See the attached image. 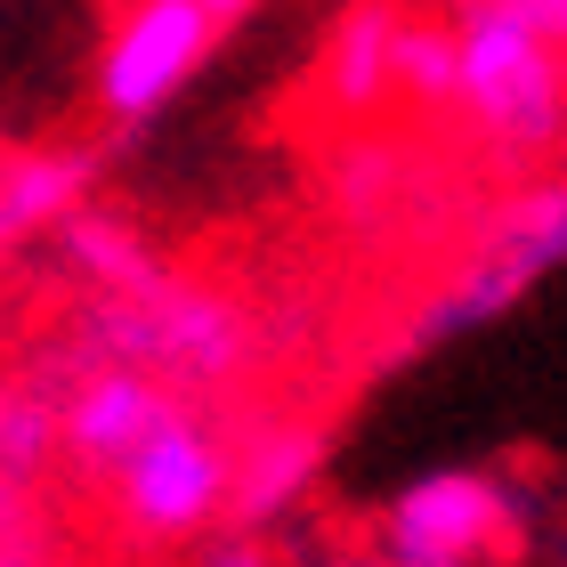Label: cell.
<instances>
[{
    "label": "cell",
    "instance_id": "6da1fadb",
    "mask_svg": "<svg viewBox=\"0 0 567 567\" xmlns=\"http://www.w3.org/2000/svg\"><path fill=\"white\" fill-rule=\"evenodd\" d=\"M462 97L454 114L503 154H544L567 131V58L503 0H454Z\"/></svg>",
    "mask_w": 567,
    "mask_h": 567
},
{
    "label": "cell",
    "instance_id": "7a4b0ae2",
    "mask_svg": "<svg viewBox=\"0 0 567 567\" xmlns=\"http://www.w3.org/2000/svg\"><path fill=\"white\" fill-rule=\"evenodd\" d=\"M90 341L106 365L154 373L163 390H227L251 357V324L227 292L171 276L146 300H90Z\"/></svg>",
    "mask_w": 567,
    "mask_h": 567
},
{
    "label": "cell",
    "instance_id": "3957f363",
    "mask_svg": "<svg viewBox=\"0 0 567 567\" xmlns=\"http://www.w3.org/2000/svg\"><path fill=\"white\" fill-rule=\"evenodd\" d=\"M519 527V495L495 471H430L381 511V559L390 567H495Z\"/></svg>",
    "mask_w": 567,
    "mask_h": 567
},
{
    "label": "cell",
    "instance_id": "277c9868",
    "mask_svg": "<svg viewBox=\"0 0 567 567\" xmlns=\"http://www.w3.org/2000/svg\"><path fill=\"white\" fill-rule=\"evenodd\" d=\"M236 495V462L219 454V437L195 414L163 430L154 446H138L114 471V519L146 535V544H178V535H203Z\"/></svg>",
    "mask_w": 567,
    "mask_h": 567
},
{
    "label": "cell",
    "instance_id": "5b68a950",
    "mask_svg": "<svg viewBox=\"0 0 567 567\" xmlns=\"http://www.w3.org/2000/svg\"><path fill=\"white\" fill-rule=\"evenodd\" d=\"M219 24L195 9V0H131L106 24V49H97V106L106 122H154L187 90V73L212 58Z\"/></svg>",
    "mask_w": 567,
    "mask_h": 567
},
{
    "label": "cell",
    "instance_id": "8992f818",
    "mask_svg": "<svg viewBox=\"0 0 567 567\" xmlns=\"http://www.w3.org/2000/svg\"><path fill=\"white\" fill-rule=\"evenodd\" d=\"M187 422L178 390H163L154 373H131V365H90L65 398V454L82 471H122L138 446H154L163 430Z\"/></svg>",
    "mask_w": 567,
    "mask_h": 567
},
{
    "label": "cell",
    "instance_id": "52a82bcc",
    "mask_svg": "<svg viewBox=\"0 0 567 567\" xmlns=\"http://www.w3.org/2000/svg\"><path fill=\"white\" fill-rule=\"evenodd\" d=\"M398 49H405V17L390 0H357V9L332 24L324 58H317V82H324V106L365 122L373 106L398 97Z\"/></svg>",
    "mask_w": 567,
    "mask_h": 567
},
{
    "label": "cell",
    "instance_id": "ba28073f",
    "mask_svg": "<svg viewBox=\"0 0 567 567\" xmlns=\"http://www.w3.org/2000/svg\"><path fill=\"white\" fill-rule=\"evenodd\" d=\"M97 178L90 146H33L0 163V244L9 236H58L65 219H82V195Z\"/></svg>",
    "mask_w": 567,
    "mask_h": 567
},
{
    "label": "cell",
    "instance_id": "9c48e42d",
    "mask_svg": "<svg viewBox=\"0 0 567 567\" xmlns=\"http://www.w3.org/2000/svg\"><path fill=\"white\" fill-rule=\"evenodd\" d=\"M58 260L90 284V300H146V292H163V284H171V268L154 260V244L138 236L131 219H114V212L65 219L58 227Z\"/></svg>",
    "mask_w": 567,
    "mask_h": 567
},
{
    "label": "cell",
    "instance_id": "30bf717a",
    "mask_svg": "<svg viewBox=\"0 0 567 567\" xmlns=\"http://www.w3.org/2000/svg\"><path fill=\"white\" fill-rule=\"evenodd\" d=\"M478 260H495L511 284H544L559 260H567V178H544V187H519L503 203L495 219H486V244Z\"/></svg>",
    "mask_w": 567,
    "mask_h": 567
},
{
    "label": "cell",
    "instance_id": "8fae6325",
    "mask_svg": "<svg viewBox=\"0 0 567 567\" xmlns=\"http://www.w3.org/2000/svg\"><path fill=\"white\" fill-rule=\"evenodd\" d=\"M227 462H236V495H227V503H236V519L260 527V519H276V511L317 478L324 437L308 430V422H268V430H251Z\"/></svg>",
    "mask_w": 567,
    "mask_h": 567
},
{
    "label": "cell",
    "instance_id": "7c38bea8",
    "mask_svg": "<svg viewBox=\"0 0 567 567\" xmlns=\"http://www.w3.org/2000/svg\"><path fill=\"white\" fill-rule=\"evenodd\" d=\"M49 446H65V405H49L41 373L0 381V471H9V478H33Z\"/></svg>",
    "mask_w": 567,
    "mask_h": 567
},
{
    "label": "cell",
    "instance_id": "4fadbf2b",
    "mask_svg": "<svg viewBox=\"0 0 567 567\" xmlns=\"http://www.w3.org/2000/svg\"><path fill=\"white\" fill-rule=\"evenodd\" d=\"M398 97H414V106H454L462 97V41H454V24H414L405 17Z\"/></svg>",
    "mask_w": 567,
    "mask_h": 567
},
{
    "label": "cell",
    "instance_id": "5bb4252c",
    "mask_svg": "<svg viewBox=\"0 0 567 567\" xmlns=\"http://www.w3.org/2000/svg\"><path fill=\"white\" fill-rule=\"evenodd\" d=\"M332 187H341L349 212H381V203L405 187V146H381V138L349 146V154H341V171H332Z\"/></svg>",
    "mask_w": 567,
    "mask_h": 567
},
{
    "label": "cell",
    "instance_id": "9a60e30c",
    "mask_svg": "<svg viewBox=\"0 0 567 567\" xmlns=\"http://www.w3.org/2000/svg\"><path fill=\"white\" fill-rule=\"evenodd\" d=\"M503 9H519L551 49H567V0H503Z\"/></svg>",
    "mask_w": 567,
    "mask_h": 567
},
{
    "label": "cell",
    "instance_id": "2e32d148",
    "mask_svg": "<svg viewBox=\"0 0 567 567\" xmlns=\"http://www.w3.org/2000/svg\"><path fill=\"white\" fill-rule=\"evenodd\" d=\"M195 567H284V559H276L268 544H244V535H236V544H212Z\"/></svg>",
    "mask_w": 567,
    "mask_h": 567
},
{
    "label": "cell",
    "instance_id": "e0dca14e",
    "mask_svg": "<svg viewBox=\"0 0 567 567\" xmlns=\"http://www.w3.org/2000/svg\"><path fill=\"white\" fill-rule=\"evenodd\" d=\"M195 9L212 17V24H236V17H251V9H260V0H195Z\"/></svg>",
    "mask_w": 567,
    "mask_h": 567
},
{
    "label": "cell",
    "instance_id": "ac0fdd59",
    "mask_svg": "<svg viewBox=\"0 0 567 567\" xmlns=\"http://www.w3.org/2000/svg\"><path fill=\"white\" fill-rule=\"evenodd\" d=\"M0 567H49V551H0Z\"/></svg>",
    "mask_w": 567,
    "mask_h": 567
},
{
    "label": "cell",
    "instance_id": "d6986e66",
    "mask_svg": "<svg viewBox=\"0 0 567 567\" xmlns=\"http://www.w3.org/2000/svg\"><path fill=\"white\" fill-rule=\"evenodd\" d=\"M324 567H390V559H324Z\"/></svg>",
    "mask_w": 567,
    "mask_h": 567
},
{
    "label": "cell",
    "instance_id": "ffe728a7",
    "mask_svg": "<svg viewBox=\"0 0 567 567\" xmlns=\"http://www.w3.org/2000/svg\"><path fill=\"white\" fill-rule=\"evenodd\" d=\"M9 486H24V478H9V471H0V495H9Z\"/></svg>",
    "mask_w": 567,
    "mask_h": 567
},
{
    "label": "cell",
    "instance_id": "44dd1931",
    "mask_svg": "<svg viewBox=\"0 0 567 567\" xmlns=\"http://www.w3.org/2000/svg\"><path fill=\"white\" fill-rule=\"evenodd\" d=\"M122 9H131V0H122Z\"/></svg>",
    "mask_w": 567,
    "mask_h": 567
},
{
    "label": "cell",
    "instance_id": "7402d4cb",
    "mask_svg": "<svg viewBox=\"0 0 567 567\" xmlns=\"http://www.w3.org/2000/svg\"><path fill=\"white\" fill-rule=\"evenodd\" d=\"M349 9H357V0H349Z\"/></svg>",
    "mask_w": 567,
    "mask_h": 567
}]
</instances>
